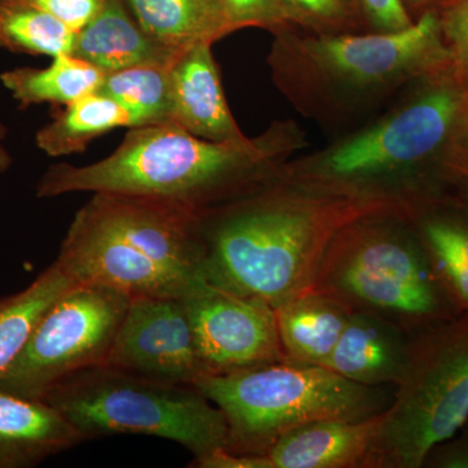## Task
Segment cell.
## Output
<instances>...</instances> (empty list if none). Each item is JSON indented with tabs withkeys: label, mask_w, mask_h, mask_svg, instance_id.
<instances>
[{
	"label": "cell",
	"mask_w": 468,
	"mask_h": 468,
	"mask_svg": "<svg viewBox=\"0 0 468 468\" xmlns=\"http://www.w3.org/2000/svg\"><path fill=\"white\" fill-rule=\"evenodd\" d=\"M314 291L374 314L408 335L461 315L433 272L411 218L375 215L329 243Z\"/></svg>",
	"instance_id": "8992f818"
},
{
	"label": "cell",
	"mask_w": 468,
	"mask_h": 468,
	"mask_svg": "<svg viewBox=\"0 0 468 468\" xmlns=\"http://www.w3.org/2000/svg\"><path fill=\"white\" fill-rule=\"evenodd\" d=\"M76 33L27 0H0V50L33 57L70 55Z\"/></svg>",
	"instance_id": "d4e9b609"
},
{
	"label": "cell",
	"mask_w": 468,
	"mask_h": 468,
	"mask_svg": "<svg viewBox=\"0 0 468 468\" xmlns=\"http://www.w3.org/2000/svg\"><path fill=\"white\" fill-rule=\"evenodd\" d=\"M8 135V128L5 124H0V175L5 174L11 168L14 159L5 147V141Z\"/></svg>",
	"instance_id": "d6a6232c"
},
{
	"label": "cell",
	"mask_w": 468,
	"mask_h": 468,
	"mask_svg": "<svg viewBox=\"0 0 468 468\" xmlns=\"http://www.w3.org/2000/svg\"><path fill=\"white\" fill-rule=\"evenodd\" d=\"M415 86L380 119L289 160L280 176L337 192L399 197L423 211L445 202L441 163L460 133L464 86L446 69Z\"/></svg>",
	"instance_id": "277c9868"
},
{
	"label": "cell",
	"mask_w": 468,
	"mask_h": 468,
	"mask_svg": "<svg viewBox=\"0 0 468 468\" xmlns=\"http://www.w3.org/2000/svg\"><path fill=\"white\" fill-rule=\"evenodd\" d=\"M414 2H424V0H414Z\"/></svg>",
	"instance_id": "e575fe53"
},
{
	"label": "cell",
	"mask_w": 468,
	"mask_h": 468,
	"mask_svg": "<svg viewBox=\"0 0 468 468\" xmlns=\"http://www.w3.org/2000/svg\"><path fill=\"white\" fill-rule=\"evenodd\" d=\"M233 32L263 27L275 34L291 30L294 18L284 0H218Z\"/></svg>",
	"instance_id": "484cf974"
},
{
	"label": "cell",
	"mask_w": 468,
	"mask_h": 468,
	"mask_svg": "<svg viewBox=\"0 0 468 468\" xmlns=\"http://www.w3.org/2000/svg\"><path fill=\"white\" fill-rule=\"evenodd\" d=\"M442 180L448 198L468 211V141H452L441 163Z\"/></svg>",
	"instance_id": "f1b7e54d"
},
{
	"label": "cell",
	"mask_w": 468,
	"mask_h": 468,
	"mask_svg": "<svg viewBox=\"0 0 468 468\" xmlns=\"http://www.w3.org/2000/svg\"><path fill=\"white\" fill-rule=\"evenodd\" d=\"M384 411L362 420L328 419L295 428L263 454L248 455L249 468H368Z\"/></svg>",
	"instance_id": "4fadbf2b"
},
{
	"label": "cell",
	"mask_w": 468,
	"mask_h": 468,
	"mask_svg": "<svg viewBox=\"0 0 468 468\" xmlns=\"http://www.w3.org/2000/svg\"><path fill=\"white\" fill-rule=\"evenodd\" d=\"M144 32L174 50L214 45L233 33L218 0H124Z\"/></svg>",
	"instance_id": "ffe728a7"
},
{
	"label": "cell",
	"mask_w": 468,
	"mask_h": 468,
	"mask_svg": "<svg viewBox=\"0 0 468 468\" xmlns=\"http://www.w3.org/2000/svg\"><path fill=\"white\" fill-rule=\"evenodd\" d=\"M183 300L207 374L285 362L276 311L266 301L211 282Z\"/></svg>",
	"instance_id": "8fae6325"
},
{
	"label": "cell",
	"mask_w": 468,
	"mask_h": 468,
	"mask_svg": "<svg viewBox=\"0 0 468 468\" xmlns=\"http://www.w3.org/2000/svg\"><path fill=\"white\" fill-rule=\"evenodd\" d=\"M79 33L100 14L104 0H27Z\"/></svg>",
	"instance_id": "f546056e"
},
{
	"label": "cell",
	"mask_w": 468,
	"mask_h": 468,
	"mask_svg": "<svg viewBox=\"0 0 468 468\" xmlns=\"http://www.w3.org/2000/svg\"><path fill=\"white\" fill-rule=\"evenodd\" d=\"M194 387L223 412L227 452L260 455L295 428L328 419L362 420L389 408L384 387L347 380L322 366L276 362L205 374Z\"/></svg>",
	"instance_id": "52a82bcc"
},
{
	"label": "cell",
	"mask_w": 468,
	"mask_h": 468,
	"mask_svg": "<svg viewBox=\"0 0 468 468\" xmlns=\"http://www.w3.org/2000/svg\"><path fill=\"white\" fill-rule=\"evenodd\" d=\"M443 48L448 55L446 70L462 86L468 85V0H452L437 14Z\"/></svg>",
	"instance_id": "4316f807"
},
{
	"label": "cell",
	"mask_w": 468,
	"mask_h": 468,
	"mask_svg": "<svg viewBox=\"0 0 468 468\" xmlns=\"http://www.w3.org/2000/svg\"><path fill=\"white\" fill-rule=\"evenodd\" d=\"M76 284L129 297L185 298L207 282L201 215L150 197L94 193L55 260Z\"/></svg>",
	"instance_id": "5b68a950"
},
{
	"label": "cell",
	"mask_w": 468,
	"mask_h": 468,
	"mask_svg": "<svg viewBox=\"0 0 468 468\" xmlns=\"http://www.w3.org/2000/svg\"><path fill=\"white\" fill-rule=\"evenodd\" d=\"M75 284L54 261L23 291L0 298V377L20 356L52 302Z\"/></svg>",
	"instance_id": "603a6c76"
},
{
	"label": "cell",
	"mask_w": 468,
	"mask_h": 468,
	"mask_svg": "<svg viewBox=\"0 0 468 468\" xmlns=\"http://www.w3.org/2000/svg\"><path fill=\"white\" fill-rule=\"evenodd\" d=\"M272 80L294 109L324 126H343L406 86L446 69L436 12L397 32L276 34Z\"/></svg>",
	"instance_id": "3957f363"
},
{
	"label": "cell",
	"mask_w": 468,
	"mask_h": 468,
	"mask_svg": "<svg viewBox=\"0 0 468 468\" xmlns=\"http://www.w3.org/2000/svg\"><path fill=\"white\" fill-rule=\"evenodd\" d=\"M343 2L345 3V5H346V0H343Z\"/></svg>",
	"instance_id": "d590c367"
},
{
	"label": "cell",
	"mask_w": 468,
	"mask_h": 468,
	"mask_svg": "<svg viewBox=\"0 0 468 468\" xmlns=\"http://www.w3.org/2000/svg\"><path fill=\"white\" fill-rule=\"evenodd\" d=\"M362 5L378 32H397L414 24L402 0H362Z\"/></svg>",
	"instance_id": "4dcf8cb0"
},
{
	"label": "cell",
	"mask_w": 468,
	"mask_h": 468,
	"mask_svg": "<svg viewBox=\"0 0 468 468\" xmlns=\"http://www.w3.org/2000/svg\"><path fill=\"white\" fill-rule=\"evenodd\" d=\"M297 26L309 27L316 34L345 32L347 9L343 0H284Z\"/></svg>",
	"instance_id": "83f0119b"
},
{
	"label": "cell",
	"mask_w": 468,
	"mask_h": 468,
	"mask_svg": "<svg viewBox=\"0 0 468 468\" xmlns=\"http://www.w3.org/2000/svg\"><path fill=\"white\" fill-rule=\"evenodd\" d=\"M181 52L151 38L124 0H104L100 14L76 33L70 55L107 75L138 66H172Z\"/></svg>",
	"instance_id": "e0dca14e"
},
{
	"label": "cell",
	"mask_w": 468,
	"mask_h": 468,
	"mask_svg": "<svg viewBox=\"0 0 468 468\" xmlns=\"http://www.w3.org/2000/svg\"><path fill=\"white\" fill-rule=\"evenodd\" d=\"M88 439L159 437L178 443L193 464L226 451L228 427L218 406L193 385L132 374L106 363L80 369L43 397Z\"/></svg>",
	"instance_id": "ba28073f"
},
{
	"label": "cell",
	"mask_w": 468,
	"mask_h": 468,
	"mask_svg": "<svg viewBox=\"0 0 468 468\" xmlns=\"http://www.w3.org/2000/svg\"><path fill=\"white\" fill-rule=\"evenodd\" d=\"M442 460L449 468H468V430L461 439L445 443Z\"/></svg>",
	"instance_id": "1f68e13d"
},
{
	"label": "cell",
	"mask_w": 468,
	"mask_h": 468,
	"mask_svg": "<svg viewBox=\"0 0 468 468\" xmlns=\"http://www.w3.org/2000/svg\"><path fill=\"white\" fill-rule=\"evenodd\" d=\"M98 92L125 109L132 128L172 122L171 66H138L107 73Z\"/></svg>",
	"instance_id": "cb8c5ba5"
},
{
	"label": "cell",
	"mask_w": 468,
	"mask_h": 468,
	"mask_svg": "<svg viewBox=\"0 0 468 468\" xmlns=\"http://www.w3.org/2000/svg\"><path fill=\"white\" fill-rule=\"evenodd\" d=\"M420 211L399 197L337 192L279 172L199 214L206 279L277 309L313 289L329 243L345 227L375 215L414 220Z\"/></svg>",
	"instance_id": "6da1fadb"
},
{
	"label": "cell",
	"mask_w": 468,
	"mask_h": 468,
	"mask_svg": "<svg viewBox=\"0 0 468 468\" xmlns=\"http://www.w3.org/2000/svg\"><path fill=\"white\" fill-rule=\"evenodd\" d=\"M409 335L374 314L353 311L323 367L367 387L399 383L408 359Z\"/></svg>",
	"instance_id": "9a60e30c"
},
{
	"label": "cell",
	"mask_w": 468,
	"mask_h": 468,
	"mask_svg": "<svg viewBox=\"0 0 468 468\" xmlns=\"http://www.w3.org/2000/svg\"><path fill=\"white\" fill-rule=\"evenodd\" d=\"M275 311L286 360L323 367L354 310L332 295L311 289Z\"/></svg>",
	"instance_id": "ac0fdd59"
},
{
	"label": "cell",
	"mask_w": 468,
	"mask_h": 468,
	"mask_svg": "<svg viewBox=\"0 0 468 468\" xmlns=\"http://www.w3.org/2000/svg\"><path fill=\"white\" fill-rule=\"evenodd\" d=\"M106 73L88 61L61 55L48 68H16L0 75V82L21 109L34 104H68L100 90Z\"/></svg>",
	"instance_id": "44dd1931"
},
{
	"label": "cell",
	"mask_w": 468,
	"mask_h": 468,
	"mask_svg": "<svg viewBox=\"0 0 468 468\" xmlns=\"http://www.w3.org/2000/svg\"><path fill=\"white\" fill-rule=\"evenodd\" d=\"M412 226L452 306L468 315V211L448 199L421 212Z\"/></svg>",
	"instance_id": "d6986e66"
},
{
	"label": "cell",
	"mask_w": 468,
	"mask_h": 468,
	"mask_svg": "<svg viewBox=\"0 0 468 468\" xmlns=\"http://www.w3.org/2000/svg\"><path fill=\"white\" fill-rule=\"evenodd\" d=\"M171 79L172 122L212 143L248 138L230 112L211 43L181 52L171 66Z\"/></svg>",
	"instance_id": "5bb4252c"
},
{
	"label": "cell",
	"mask_w": 468,
	"mask_h": 468,
	"mask_svg": "<svg viewBox=\"0 0 468 468\" xmlns=\"http://www.w3.org/2000/svg\"><path fill=\"white\" fill-rule=\"evenodd\" d=\"M458 137L468 141V85L464 88L460 116V133Z\"/></svg>",
	"instance_id": "836d02e7"
},
{
	"label": "cell",
	"mask_w": 468,
	"mask_h": 468,
	"mask_svg": "<svg viewBox=\"0 0 468 468\" xmlns=\"http://www.w3.org/2000/svg\"><path fill=\"white\" fill-rule=\"evenodd\" d=\"M104 363L132 374L193 387L207 374L183 298H131Z\"/></svg>",
	"instance_id": "7c38bea8"
},
{
	"label": "cell",
	"mask_w": 468,
	"mask_h": 468,
	"mask_svg": "<svg viewBox=\"0 0 468 468\" xmlns=\"http://www.w3.org/2000/svg\"><path fill=\"white\" fill-rule=\"evenodd\" d=\"M88 439L43 399L0 390V468H32Z\"/></svg>",
	"instance_id": "2e32d148"
},
{
	"label": "cell",
	"mask_w": 468,
	"mask_h": 468,
	"mask_svg": "<svg viewBox=\"0 0 468 468\" xmlns=\"http://www.w3.org/2000/svg\"><path fill=\"white\" fill-rule=\"evenodd\" d=\"M129 301L126 292L109 286L68 288L46 310L20 356L0 377V390L43 399L64 378L106 362Z\"/></svg>",
	"instance_id": "30bf717a"
},
{
	"label": "cell",
	"mask_w": 468,
	"mask_h": 468,
	"mask_svg": "<svg viewBox=\"0 0 468 468\" xmlns=\"http://www.w3.org/2000/svg\"><path fill=\"white\" fill-rule=\"evenodd\" d=\"M304 144L303 132L292 120L229 143L202 140L175 122L137 126L94 165H51L36 193L38 198L88 192L150 197L202 214L275 177Z\"/></svg>",
	"instance_id": "7a4b0ae2"
},
{
	"label": "cell",
	"mask_w": 468,
	"mask_h": 468,
	"mask_svg": "<svg viewBox=\"0 0 468 468\" xmlns=\"http://www.w3.org/2000/svg\"><path fill=\"white\" fill-rule=\"evenodd\" d=\"M117 128H132L131 117L117 101L97 91L68 104L37 132L36 143L43 153L58 158L82 153L92 140Z\"/></svg>",
	"instance_id": "7402d4cb"
},
{
	"label": "cell",
	"mask_w": 468,
	"mask_h": 468,
	"mask_svg": "<svg viewBox=\"0 0 468 468\" xmlns=\"http://www.w3.org/2000/svg\"><path fill=\"white\" fill-rule=\"evenodd\" d=\"M468 424V315L409 335L408 359L368 468L424 467Z\"/></svg>",
	"instance_id": "9c48e42d"
}]
</instances>
